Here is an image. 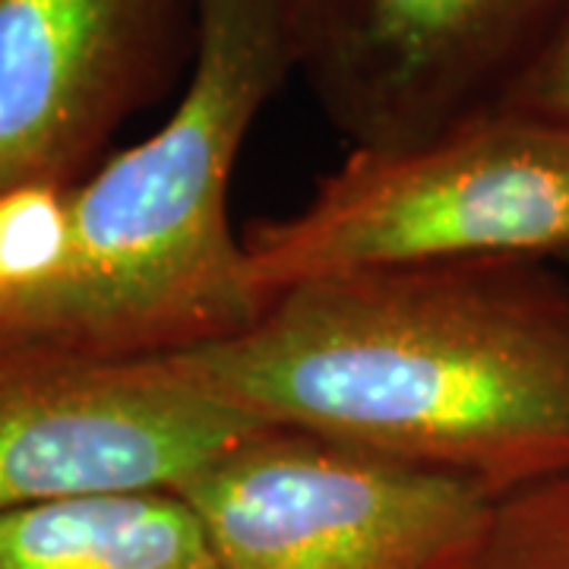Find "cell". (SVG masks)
<instances>
[{"label":"cell","mask_w":569,"mask_h":569,"mask_svg":"<svg viewBox=\"0 0 569 569\" xmlns=\"http://www.w3.org/2000/svg\"><path fill=\"white\" fill-rule=\"evenodd\" d=\"M560 263H563V266H567V269H569V257H567V260H560Z\"/></svg>","instance_id":"8fae6325"},{"label":"cell","mask_w":569,"mask_h":569,"mask_svg":"<svg viewBox=\"0 0 569 569\" xmlns=\"http://www.w3.org/2000/svg\"><path fill=\"white\" fill-rule=\"evenodd\" d=\"M193 58V0H0V193L86 181Z\"/></svg>","instance_id":"52a82bcc"},{"label":"cell","mask_w":569,"mask_h":569,"mask_svg":"<svg viewBox=\"0 0 569 569\" xmlns=\"http://www.w3.org/2000/svg\"><path fill=\"white\" fill-rule=\"evenodd\" d=\"M197 58L146 140L70 187L63 269L0 305V346L164 358L241 332L263 307L231 228L247 137L295 73L282 0H193Z\"/></svg>","instance_id":"7a4b0ae2"},{"label":"cell","mask_w":569,"mask_h":569,"mask_svg":"<svg viewBox=\"0 0 569 569\" xmlns=\"http://www.w3.org/2000/svg\"><path fill=\"white\" fill-rule=\"evenodd\" d=\"M0 569H222L181 490H133L0 512Z\"/></svg>","instance_id":"ba28073f"},{"label":"cell","mask_w":569,"mask_h":569,"mask_svg":"<svg viewBox=\"0 0 569 569\" xmlns=\"http://www.w3.org/2000/svg\"><path fill=\"white\" fill-rule=\"evenodd\" d=\"M500 111L569 127V13L512 82Z\"/></svg>","instance_id":"30bf717a"},{"label":"cell","mask_w":569,"mask_h":569,"mask_svg":"<svg viewBox=\"0 0 569 569\" xmlns=\"http://www.w3.org/2000/svg\"><path fill=\"white\" fill-rule=\"evenodd\" d=\"M257 427L168 355L0 346V512L181 490Z\"/></svg>","instance_id":"8992f818"},{"label":"cell","mask_w":569,"mask_h":569,"mask_svg":"<svg viewBox=\"0 0 569 569\" xmlns=\"http://www.w3.org/2000/svg\"><path fill=\"white\" fill-rule=\"evenodd\" d=\"M462 569H569V471L493 497Z\"/></svg>","instance_id":"9c48e42d"},{"label":"cell","mask_w":569,"mask_h":569,"mask_svg":"<svg viewBox=\"0 0 569 569\" xmlns=\"http://www.w3.org/2000/svg\"><path fill=\"white\" fill-rule=\"evenodd\" d=\"M253 298L430 263L567 260L569 127L488 111L408 149H351L295 212L241 234Z\"/></svg>","instance_id":"3957f363"},{"label":"cell","mask_w":569,"mask_h":569,"mask_svg":"<svg viewBox=\"0 0 569 569\" xmlns=\"http://www.w3.org/2000/svg\"><path fill=\"white\" fill-rule=\"evenodd\" d=\"M222 569H462L485 490L305 430L257 427L187 488Z\"/></svg>","instance_id":"277c9868"},{"label":"cell","mask_w":569,"mask_h":569,"mask_svg":"<svg viewBox=\"0 0 569 569\" xmlns=\"http://www.w3.org/2000/svg\"><path fill=\"white\" fill-rule=\"evenodd\" d=\"M295 73L351 149H408L497 111L569 0H282Z\"/></svg>","instance_id":"5b68a950"},{"label":"cell","mask_w":569,"mask_h":569,"mask_svg":"<svg viewBox=\"0 0 569 569\" xmlns=\"http://www.w3.org/2000/svg\"><path fill=\"white\" fill-rule=\"evenodd\" d=\"M263 427L437 471L488 497L569 471V269L475 260L288 288L168 355Z\"/></svg>","instance_id":"6da1fadb"}]
</instances>
